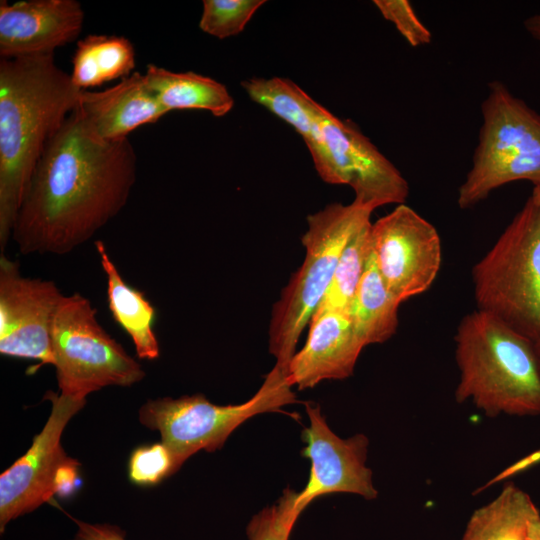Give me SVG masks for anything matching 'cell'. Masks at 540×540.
<instances>
[{
    "label": "cell",
    "mask_w": 540,
    "mask_h": 540,
    "mask_svg": "<svg viewBox=\"0 0 540 540\" xmlns=\"http://www.w3.org/2000/svg\"><path fill=\"white\" fill-rule=\"evenodd\" d=\"M136 175L129 139L99 140L75 108L33 171L11 239L23 255L71 253L126 206Z\"/></svg>",
    "instance_id": "cell-1"
},
{
    "label": "cell",
    "mask_w": 540,
    "mask_h": 540,
    "mask_svg": "<svg viewBox=\"0 0 540 540\" xmlns=\"http://www.w3.org/2000/svg\"><path fill=\"white\" fill-rule=\"evenodd\" d=\"M81 89L54 54L0 60V251L11 239L33 171L78 105Z\"/></svg>",
    "instance_id": "cell-2"
},
{
    "label": "cell",
    "mask_w": 540,
    "mask_h": 540,
    "mask_svg": "<svg viewBox=\"0 0 540 540\" xmlns=\"http://www.w3.org/2000/svg\"><path fill=\"white\" fill-rule=\"evenodd\" d=\"M455 341L458 403L487 417L540 415V363L534 341L481 310L460 320Z\"/></svg>",
    "instance_id": "cell-3"
},
{
    "label": "cell",
    "mask_w": 540,
    "mask_h": 540,
    "mask_svg": "<svg viewBox=\"0 0 540 540\" xmlns=\"http://www.w3.org/2000/svg\"><path fill=\"white\" fill-rule=\"evenodd\" d=\"M471 276L478 310L540 339V187H533Z\"/></svg>",
    "instance_id": "cell-4"
},
{
    "label": "cell",
    "mask_w": 540,
    "mask_h": 540,
    "mask_svg": "<svg viewBox=\"0 0 540 540\" xmlns=\"http://www.w3.org/2000/svg\"><path fill=\"white\" fill-rule=\"evenodd\" d=\"M373 210L356 202L331 203L307 217L301 238L306 250L301 267L274 304L269 324V352L287 372L304 328L319 306L339 257L352 235L370 222Z\"/></svg>",
    "instance_id": "cell-5"
},
{
    "label": "cell",
    "mask_w": 540,
    "mask_h": 540,
    "mask_svg": "<svg viewBox=\"0 0 540 540\" xmlns=\"http://www.w3.org/2000/svg\"><path fill=\"white\" fill-rule=\"evenodd\" d=\"M472 166L460 185L457 204L469 209L508 183L540 187V114L500 81L488 84Z\"/></svg>",
    "instance_id": "cell-6"
},
{
    "label": "cell",
    "mask_w": 540,
    "mask_h": 540,
    "mask_svg": "<svg viewBox=\"0 0 540 540\" xmlns=\"http://www.w3.org/2000/svg\"><path fill=\"white\" fill-rule=\"evenodd\" d=\"M287 372L275 365L258 391L246 402L216 405L202 394L148 400L139 410V420L158 430L179 469L193 454L222 448L230 434L249 418L281 411L295 403L296 395Z\"/></svg>",
    "instance_id": "cell-7"
},
{
    "label": "cell",
    "mask_w": 540,
    "mask_h": 540,
    "mask_svg": "<svg viewBox=\"0 0 540 540\" xmlns=\"http://www.w3.org/2000/svg\"><path fill=\"white\" fill-rule=\"evenodd\" d=\"M51 348L59 395L76 401L106 386H131L145 376L98 322L91 301L78 292L64 295L57 307Z\"/></svg>",
    "instance_id": "cell-8"
},
{
    "label": "cell",
    "mask_w": 540,
    "mask_h": 540,
    "mask_svg": "<svg viewBox=\"0 0 540 540\" xmlns=\"http://www.w3.org/2000/svg\"><path fill=\"white\" fill-rule=\"evenodd\" d=\"M51 414L42 431L33 438L28 451L0 476V528L17 517L32 512L58 494L71 495L78 481L80 463L61 446V435L70 419L86 401H76L47 391Z\"/></svg>",
    "instance_id": "cell-9"
},
{
    "label": "cell",
    "mask_w": 540,
    "mask_h": 540,
    "mask_svg": "<svg viewBox=\"0 0 540 540\" xmlns=\"http://www.w3.org/2000/svg\"><path fill=\"white\" fill-rule=\"evenodd\" d=\"M371 242L377 269L401 303L432 286L441 268V239L414 209L400 204L372 223Z\"/></svg>",
    "instance_id": "cell-10"
},
{
    "label": "cell",
    "mask_w": 540,
    "mask_h": 540,
    "mask_svg": "<svg viewBox=\"0 0 540 540\" xmlns=\"http://www.w3.org/2000/svg\"><path fill=\"white\" fill-rule=\"evenodd\" d=\"M54 281L26 277L0 254V353L53 365L51 328L63 298Z\"/></svg>",
    "instance_id": "cell-11"
},
{
    "label": "cell",
    "mask_w": 540,
    "mask_h": 540,
    "mask_svg": "<svg viewBox=\"0 0 540 540\" xmlns=\"http://www.w3.org/2000/svg\"><path fill=\"white\" fill-rule=\"evenodd\" d=\"M318 117L331 158L333 184L349 185L354 202L375 210L404 204L409 184L395 165L350 120H341L321 104Z\"/></svg>",
    "instance_id": "cell-12"
},
{
    "label": "cell",
    "mask_w": 540,
    "mask_h": 540,
    "mask_svg": "<svg viewBox=\"0 0 540 540\" xmlns=\"http://www.w3.org/2000/svg\"><path fill=\"white\" fill-rule=\"evenodd\" d=\"M309 426L301 433L306 444L301 455L311 462L308 481L298 492L300 513L316 498L332 493H351L365 499L378 495L372 470L366 465L369 439L364 434L340 438L328 426L320 407L306 404Z\"/></svg>",
    "instance_id": "cell-13"
},
{
    "label": "cell",
    "mask_w": 540,
    "mask_h": 540,
    "mask_svg": "<svg viewBox=\"0 0 540 540\" xmlns=\"http://www.w3.org/2000/svg\"><path fill=\"white\" fill-rule=\"evenodd\" d=\"M76 0L0 2V56L21 58L54 54L74 42L84 23Z\"/></svg>",
    "instance_id": "cell-14"
},
{
    "label": "cell",
    "mask_w": 540,
    "mask_h": 540,
    "mask_svg": "<svg viewBox=\"0 0 540 540\" xmlns=\"http://www.w3.org/2000/svg\"><path fill=\"white\" fill-rule=\"evenodd\" d=\"M364 347L349 313L327 311L311 319L306 342L288 365V381L304 390L323 380L345 379Z\"/></svg>",
    "instance_id": "cell-15"
},
{
    "label": "cell",
    "mask_w": 540,
    "mask_h": 540,
    "mask_svg": "<svg viewBox=\"0 0 540 540\" xmlns=\"http://www.w3.org/2000/svg\"><path fill=\"white\" fill-rule=\"evenodd\" d=\"M76 110L86 129L104 142L128 138L168 113L137 71L103 91L81 90Z\"/></svg>",
    "instance_id": "cell-16"
},
{
    "label": "cell",
    "mask_w": 540,
    "mask_h": 540,
    "mask_svg": "<svg viewBox=\"0 0 540 540\" xmlns=\"http://www.w3.org/2000/svg\"><path fill=\"white\" fill-rule=\"evenodd\" d=\"M249 97L287 122L303 138L320 178L333 184V168L318 117V102L289 79L253 77L242 82Z\"/></svg>",
    "instance_id": "cell-17"
},
{
    "label": "cell",
    "mask_w": 540,
    "mask_h": 540,
    "mask_svg": "<svg viewBox=\"0 0 540 540\" xmlns=\"http://www.w3.org/2000/svg\"><path fill=\"white\" fill-rule=\"evenodd\" d=\"M94 245L106 277L107 303L114 321L132 340L138 358L157 359L160 349L153 329L155 308L143 292L126 283L112 261L105 243L96 240Z\"/></svg>",
    "instance_id": "cell-18"
},
{
    "label": "cell",
    "mask_w": 540,
    "mask_h": 540,
    "mask_svg": "<svg viewBox=\"0 0 540 540\" xmlns=\"http://www.w3.org/2000/svg\"><path fill=\"white\" fill-rule=\"evenodd\" d=\"M145 81L162 107L172 110H206L215 117L229 113L234 99L215 79L195 72H173L148 64Z\"/></svg>",
    "instance_id": "cell-19"
},
{
    "label": "cell",
    "mask_w": 540,
    "mask_h": 540,
    "mask_svg": "<svg viewBox=\"0 0 540 540\" xmlns=\"http://www.w3.org/2000/svg\"><path fill=\"white\" fill-rule=\"evenodd\" d=\"M540 511L530 495L507 482L489 503L471 514L461 540H526Z\"/></svg>",
    "instance_id": "cell-20"
},
{
    "label": "cell",
    "mask_w": 540,
    "mask_h": 540,
    "mask_svg": "<svg viewBox=\"0 0 540 540\" xmlns=\"http://www.w3.org/2000/svg\"><path fill=\"white\" fill-rule=\"evenodd\" d=\"M400 304L387 289L372 251L349 310L354 330L364 346L384 343L396 333Z\"/></svg>",
    "instance_id": "cell-21"
},
{
    "label": "cell",
    "mask_w": 540,
    "mask_h": 540,
    "mask_svg": "<svg viewBox=\"0 0 540 540\" xmlns=\"http://www.w3.org/2000/svg\"><path fill=\"white\" fill-rule=\"evenodd\" d=\"M71 79L81 90L131 75L135 49L129 39L116 35H88L77 42Z\"/></svg>",
    "instance_id": "cell-22"
},
{
    "label": "cell",
    "mask_w": 540,
    "mask_h": 540,
    "mask_svg": "<svg viewBox=\"0 0 540 540\" xmlns=\"http://www.w3.org/2000/svg\"><path fill=\"white\" fill-rule=\"evenodd\" d=\"M371 225L370 221L360 227L345 245L330 284L312 318L327 311L349 313L372 254Z\"/></svg>",
    "instance_id": "cell-23"
},
{
    "label": "cell",
    "mask_w": 540,
    "mask_h": 540,
    "mask_svg": "<svg viewBox=\"0 0 540 540\" xmlns=\"http://www.w3.org/2000/svg\"><path fill=\"white\" fill-rule=\"evenodd\" d=\"M264 0H204L199 28L218 39L241 33Z\"/></svg>",
    "instance_id": "cell-24"
},
{
    "label": "cell",
    "mask_w": 540,
    "mask_h": 540,
    "mask_svg": "<svg viewBox=\"0 0 540 540\" xmlns=\"http://www.w3.org/2000/svg\"><path fill=\"white\" fill-rule=\"evenodd\" d=\"M298 492L286 488L278 502L253 516L246 528L249 540H289L300 516L296 507Z\"/></svg>",
    "instance_id": "cell-25"
},
{
    "label": "cell",
    "mask_w": 540,
    "mask_h": 540,
    "mask_svg": "<svg viewBox=\"0 0 540 540\" xmlns=\"http://www.w3.org/2000/svg\"><path fill=\"white\" fill-rule=\"evenodd\" d=\"M128 470L130 480L142 486L155 485L178 471L171 452L162 442L136 448Z\"/></svg>",
    "instance_id": "cell-26"
},
{
    "label": "cell",
    "mask_w": 540,
    "mask_h": 540,
    "mask_svg": "<svg viewBox=\"0 0 540 540\" xmlns=\"http://www.w3.org/2000/svg\"><path fill=\"white\" fill-rule=\"evenodd\" d=\"M373 3L411 47L430 44L432 33L417 16L408 0H374Z\"/></svg>",
    "instance_id": "cell-27"
},
{
    "label": "cell",
    "mask_w": 540,
    "mask_h": 540,
    "mask_svg": "<svg viewBox=\"0 0 540 540\" xmlns=\"http://www.w3.org/2000/svg\"><path fill=\"white\" fill-rule=\"evenodd\" d=\"M72 519L78 525V531L72 540H126L125 533L117 526L90 524Z\"/></svg>",
    "instance_id": "cell-28"
},
{
    "label": "cell",
    "mask_w": 540,
    "mask_h": 540,
    "mask_svg": "<svg viewBox=\"0 0 540 540\" xmlns=\"http://www.w3.org/2000/svg\"><path fill=\"white\" fill-rule=\"evenodd\" d=\"M524 27L540 46V11L524 21Z\"/></svg>",
    "instance_id": "cell-29"
},
{
    "label": "cell",
    "mask_w": 540,
    "mask_h": 540,
    "mask_svg": "<svg viewBox=\"0 0 540 540\" xmlns=\"http://www.w3.org/2000/svg\"><path fill=\"white\" fill-rule=\"evenodd\" d=\"M526 540H540V516L531 521Z\"/></svg>",
    "instance_id": "cell-30"
},
{
    "label": "cell",
    "mask_w": 540,
    "mask_h": 540,
    "mask_svg": "<svg viewBox=\"0 0 540 540\" xmlns=\"http://www.w3.org/2000/svg\"><path fill=\"white\" fill-rule=\"evenodd\" d=\"M534 345H535V350H536L538 360H539V363H540V339L537 340L536 342H534Z\"/></svg>",
    "instance_id": "cell-31"
}]
</instances>
